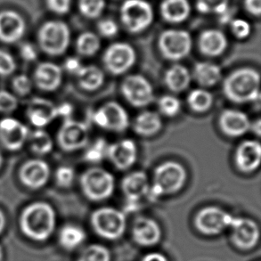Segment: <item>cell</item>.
Returning a JSON list of instances; mask_svg holds the SVG:
<instances>
[{"label":"cell","instance_id":"cell-1","mask_svg":"<svg viewBox=\"0 0 261 261\" xmlns=\"http://www.w3.org/2000/svg\"><path fill=\"white\" fill-rule=\"evenodd\" d=\"M20 226L22 233L32 240L46 241L55 230L56 212L46 202H33L21 212Z\"/></svg>","mask_w":261,"mask_h":261},{"label":"cell","instance_id":"cell-2","mask_svg":"<svg viewBox=\"0 0 261 261\" xmlns=\"http://www.w3.org/2000/svg\"><path fill=\"white\" fill-rule=\"evenodd\" d=\"M260 77L251 68H241L231 72L223 83V92L231 102H255L259 98Z\"/></svg>","mask_w":261,"mask_h":261},{"label":"cell","instance_id":"cell-3","mask_svg":"<svg viewBox=\"0 0 261 261\" xmlns=\"http://www.w3.org/2000/svg\"><path fill=\"white\" fill-rule=\"evenodd\" d=\"M187 177V171L179 163L166 162L160 164L154 170L152 185L150 186L148 194L153 199L176 194L182 189Z\"/></svg>","mask_w":261,"mask_h":261},{"label":"cell","instance_id":"cell-4","mask_svg":"<svg viewBox=\"0 0 261 261\" xmlns=\"http://www.w3.org/2000/svg\"><path fill=\"white\" fill-rule=\"evenodd\" d=\"M82 192L89 201H102L113 195L115 179L112 174L102 168H90L80 179Z\"/></svg>","mask_w":261,"mask_h":261},{"label":"cell","instance_id":"cell-5","mask_svg":"<svg viewBox=\"0 0 261 261\" xmlns=\"http://www.w3.org/2000/svg\"><path fill=\"white\" fill-rule=\"evenodd\" d=\"M70 39V29L64 21H47L41 26L38 33L40 48L51 57H59L65 53Z\"/></svg>","mask_w":261,"mask_h":261},{"label":"cell","instance_id":"cell-6","mask_svg":"<svg viewBox=\"0 0 261 261\" xmlns=\"http://www.w3.org/2000/svg\"><path fill=\"white\" fill-rule=\"evenodd\" d=\"M91 226L96 234L106 240H118L126 230L123 212L112 207H103L92 213Z\"/></svg>","mask_w":261,"mask_h":261},{"label":"cell","instance_id":"cell-7","mask_svg":"<svg viewBox=\"0 0 261 261\" xmlns=\"http://www.w3.org/2000/svg\"><path fill=\"white\" fill-rule=\"evenodd\" d=\"M124 27L131 33H139L152 24L153 11L145 0H126L120 8Z\"/></svg>","mask_w":261,"mask_h":261},{"label":"cell","instance_id":"cell-8","mask_svg":"<svg viewBox=\"0 0 261 261\" xmlns=\"http://www.w3.org/2000/svg\"><path fill=\"white\" fill-rule=\"evenodd\" d=\"M237 217L218 207H206L198 212L194 218V226L200 233L216 236L227 227H232Z\"/></svg>","mask_w":261,"mask_h":261},{"label":"cell","instance_id":"cell-9","mask_svg":"<svg viewBox=\"0 0 261 261\" xmlns=\"http://www.w3.org/2000/svg\"><path fill=\"white\" fill-rule=\"evenodd\" d=\"M159 49L163 57L170 61H179L187 57L192 49V38L182 30H168L160 36Z\"/></svg>","mask_w":261,"mask_h":261},{"label":"cell","instance_id":"cell-10","mask_svg":"<svg viewBox=\"0 0 261 261\" xmlns=\"http://www.w3.org/2000/svg\"><path fill=\"white\" fill-rule=\"evenodd\" d=\"M120 91L127 102L137 108L150 106L154 100L152 84L142 75L127 76L121 83Z\"/></svg>","mask_w":261,"mask_h":261},{"label":"cell","instance_id":"cell-11","mask_svg":"<svg viewBox=\"0 0 261 261\" xmlns=\"http://www.w3.org/2000/svg\"><path fill=\"white\" fill-rule=\"evenodd\" d=\"M137 60L134 48L128 43H114L106 50L102 63L106 71L114 76L124 74L133 67Z\"/></svg>","mask_w":261,"mask_h":261},{"label":"cell","instance_id":"cell-12","mask_svg":"<svg viewBox=\"0 0 261 261\" xmlns=\"http://www.w3.org/2000/svg\"><path fill=\"white\" fill-rule=\"evenodd\" d=\"M93 121L102 129L117 133L124 132L129 126V117L126 110L116 102H108L94 114Z\"/></svg>","mask_w":261,"mask_h":261},{"label":"cell","instance_id":"cell-13","mask_svg":"<svg viewBox=\"0 0 261 261\" xmlns=\"http://www.w3.org/2000/svg\"><path fill=\"white\" fill-rule=\"evenodd\" d=\"M89 133L87 125L81 121L64 120L57 134V142L65 152H74L88 145Z\"/></svg>","mask_w":261,"mask_h":261},{"label":"cell","instance_id":"cell-14","mask_svg":"<svg viewBox=\"0 0 261 261\" xmlns=\"http://www.w3.org/2000/svg\"><path fill=\"white\" fill-rule=\"evenodd\" d=\"M30 130L20 120L12 117L0 120V143L8 151H18L28 141Z\"/></svg>","mask_w":261,"mask_h":261},{"label":"cell","instance_id":"cell-15","mask_svg":"<svg viewBox=\"0 0 261 261\" xmlns=\"http://www.w3.org/2000/svg\"><path fill=\"white\" fill-rule=\"evenodd\" d=\"M48 163L40 159L29 160L21 167L19 178L25 187L37 190L44 187L49 179Z\"/></svg>","mask_w":261,"mask_h":261},{"label":"cell","instance_id":"cell-16","mask_svg":"<svg viewBox=\"0 0 261 261\" xmlns=\"http://www.w3.org/2000/svg\"><path fill=\"white\" fill-rule=\"evenodd\" d=\"M106 157L117 170H127L137 161L138 147L133 140L123 139L108 145Z\"/></svg>","mask_w":261,"mask_h":261},{"label":"cell","instance_id":"cell-17","mask_svg":"<svg viewBox=\"0 0 261 261\" xmlns=\"http://www.w3.org/2000/svg\"><path fill=\"white\" fill-rule=\"evenodd\" d=\"M233 244L241 250L247 251L255 247L259 240V227L252 219L237 217L231 227Z\"/></svg>","mask_w":261,"mask_h":261},{"label":"cell","instance_id":"cell-18","mask_svg":"<svg viewBox=\"0 0 261 261\" xmlns=\"http://www.w3.org/2000/svg\"><path fill=\"white\" fill-rule=\"evenodd\" d=\"M26 115L33 126L44 128L58 118L57 106L47 99L35 97L29 102Z\"/></svg>","mask_w":261,"mask_h":261},{"label":"cell","instance_id":"cell-19","mask_svg":"<svg viewBox=\"0 0 261 261\" xmlns=\"http://www.w3.org/2000/svg\"><path fill=\"white\" fill-rule=\"evenodd\" d=\"M26 30L24 19L14 11L0 12V41L14 44L21 40Z\"/></svg>","mask_w":261,"mask_h":261},{"label":"cell","instance_id":"cell-20","mask_svg":"<svg viewBox=\"0 0 261 261\" xmlns=\"http://www.w3.org/2000/svg\"><path fill=\"white\" fill-rule=\"evenodd\" d=\"M261 146L258 141L246 140L237 147L234 163L243 173L253 172L260 165Z\"/></svg>","mask_w":261,"mask_h":261},{"label":"cell","instance_id":"cell-21","mask_svg":"<svg viewBox=\"0 0 261 261\" xmlns=\"http://www.w3.org/2000/svg\"><path fill=\"white\" fill-rule=\"evenodd\" d=\"M251 123L247 114L238 110H225L219 119L220 129L229 138H238L246 134L251 128Z\"/></svg>","mask_w":261,"mask_h":261},{"label":"cell","instance_id":"cell-22","mask_svg":"<svg viewBox=\"0 0 261 261\" xmlns=\"http://www.w3.org/2000/svg\"><path fill=\"white\" fill-rule=\"evenodd\" d=\"M132 237L135 243L140 246H153L161 241L162 229L155 220L139 217L135 220L132 227Z\"/></svg>","mask_w":261,"mask_h":261},{"label":"cell","instance_id":"cell-23","mask_svg":"<svg viewBox=\"0 0 261 261\" xmlns=\"http://www.w3.org/2000/svg\"><path fill=\"white\" fill-rule=\"evenodd\" d=\"M34 82L43 91H55L63 81V71L60 66L50 62H44L36 67Z\"/></svg>","mask_w":261,"mask_h":261},{"label":"cell","instance_id":"cell-24","mask_svg":"<svg viewBox=\"0 0 261 261\" xmlns=\"http://www.w3.org/2000/svg\"><path fill=\"white\" fill-rule=\"evenodd\" d=\"M150 189L148 176L144 171H135L124 176L121 190L128 201H137L148 194Z\"/></svg>","mask_w":261,"mask_h":261},{"label":"cell","instance_id":"cell-25","mask_svg":"<svg viewBox=\"0 0 261 261\" xmlns=\"http://www.w3.org/2000/svg\"><path fill=\"white\" fill-rule=\"evenodd\" d=\"M227 47V39L219 30H207L199 38V49L206 57H216L222 55Z\"/></svg>","mask_w":261,"mask_h":261},{"label":"cell","instance_id":"cell-26","mask_svg":"<svg viewBox=\"0 0 261 261\" xmlns=\"http://www.w3.org/2000/svg\"><path fill=\"white\" fill-rule=\"evenodd\" d=\"M163 127L159 114L152 111H144L139 113L133 122V129L137 134L150 138L157 134Z\"/></svg>","mask_w":261,"mask_h":261},{"label":"cell","instance_id":"cell-27","mask_svg":"<svg viewBox=\"0 0 261 261\" xmlns=\"http://www.w3.org/2000/svg\"><path fill=\"white\" fill-rule=\"evenodd\" d=\"M164 82L167 88L173 93L185 91L190 85V72L184 65L174 64L165 72Z\"/></svg>","mask_w":261,"mask_h":261},{"label":"cell","instance_id":"cell-28","mask_svg":"<svg viewBox=\"0 0 261 261\" xmlns=\"http://www.w3.org/2000/svg\"><path fill=\"white\" fill-rule=\"evenodd\" d=\"M193 76L199 85L211 88L219 83L222 78V72L217 64L200 62L194 65Z\"/></svg>","mask_w":261,"mask_h":261},{"label":"cell","instance_id":"cell-29","mask_svg":"<svg viewBox=\"0 0 261 261\" xmlns=\"http://www.w3.org/2000/svg\"><path fill=\"white\" fill-rule=\"evenodd\" d=\"M190 11V4L187 0H164L161 6V13L164 20L172 23H179L187 20Z\"/></svg>","mask_w":261,"mask_h":261},{"label":"cell","instance_id":"cell-30","mask_svg":"<svg viewBox=\"0 0 261 261\" xmlns=\"http://www.w3.org/2000/svg\"><path fill=\"white\" fill-rule=\"evenodd\" d=\"M76 76L78 79L79 85L87 91L97 90L105 82L103 72L95 65L82 66Z\"/></svg>","mask_w":261,"mask_h":261},{"label":"cell","instance_id":"cell-31","mask_svg":"<svg viewBox=\"0 0 261 261\" xmlns=\"http://www.w3.org/2000/svg\"><path fill=\"white\" fill-rule=\"evenodd\" d=\"M85 240V231L74 225L64 226L59 233V243L62 247L69 251L80 247Z\"/></svg>","mask_w":261,"mask_h":261},{"label":"cell","instance_id":"cell-32","mask_svg":"<svg viewBox=\"0 0 261 261\" xmlns=\"http://www.w3.org/2000/svg\"><path fill=\"white\" fill-rule=\"evenodd\" d=\"M32 152L38 155H46L53 149V139L44 128H37L28 138Z\"/></svg>","mask_w":261,"mask_h":261},{"label":"cell","instance_id":"cell-33","mask_svg":"<svg viewBox=\"0 0 261 261\" xmlns=\"http://www.w3.org/2000/svg\"><path fill=\"white\" fill-rule=\"evenodd\" d=\"M187 103L195 113H205L212 108L213 96L207 90L197 88L189 93L187 96Z\"/></svg>","mask_w":261,"mask_h":261},{"label":"cell","instance_id":"cell-34","mask_svg":"<svg viewBox=\"0 0 261 261\" xmlns=\"http://www.w3.org/2000/svg\"><path fill=\"white\" fill-rule=\"evenodd\" d=\"M78 53L82 57L95 56L101 47V41L98 36L93 32H84L79 36L76 43Z\"/></svg>","mask_w":261,"mask_h":261},{"label":"cell","instance_id":"cell-35","mask_svg":"<svg viewBox=\"0 0 261 261\" xmlns=\"http://www.w3.org/2000/svg\"><path fill=\"white\" fill-rule=\"evenodd\" d=\"M78 261H111V253L109 250L102 245L92 244L84 249Z\"/></svg>","mask_w":261,"mask_h":261},{"label":"cell","instance_id":"cell-36","mask_svg":"<svg viewBox=\"0 0 261 261\" xmlns=\"http://www.w3.org/2000/svg\"><path fill=\"white\" fill-rule=\"evenodd\" d=\"M229 0H197L196 7L202 14H221L228 10Z\"/></svg>","mask_w":261,"mask_h":261},{"label":"cell","instance_id":"cell-37","mask_svg":"<svg viewBox=\"0 0 261 261\" xmlns=\"http://www.w3.org/2000/svg\"><path fill=\"white\" fill-rule=\"evenodd\" d=\"M158 108L160 113L166 117H175L179 113L181 110V102L179 99L174 95H163L158 101Z\"/></svg>","mask_w":261,"mask_h":261},{"label":"cell","instance_id":"cell-38","mask_svg":"<svg viewBox=\"0 0 261 261\" xmlns=\"http://www.w3.org/2000/svg\"><path fill=\"white\" fill-rule=\"evenodd\" d=\"M108 145L105 139L99 138L85 152L84 160L90 163H99L106 157Z\"/></svg>","mask_w":261,"mask_h":261},{"label":"cell","instance_id":"cell-39","mask_svg":"<svg viewBox=\"0 0 261 261\" xmlns=\"http://www.w3.org/2000/svg\"><path fill=\"white\" fill-rule=\"evenodd\" d=\"M79 7L82 14L86 17L97 18L102 14L106 7L105 0H80Z\"/></svg>","mask_w":261,"mask_h":261},{"label":"cell","instance_id":"cell-40","mask_svg":"<svg viewBox=\"0 0 261 261\" xmlns=\"http://www.w3.org/2000/svg\"><path fill=\"white\" fill-rule=\"evenodd\" d=\"M75 178V172L69 166H61L56 171V181L60 187L67 188L71 187Z\"/></svg>","mask_w":261,"mask_h":261},{"label":"cell","instance_id":"cell-41","mask_svg":"<svg viewBox=\"0 0 261 261\" xmlns=\"http://www.w3.org/2000/svg\"><path fill=\"white\" fill-rule=\"evenodd\" d=\"M15 70L16 63L13 56L5 50L0 49V76H10Z\"/></svg>","mask_w":261,"mask_h":261},{"label":"cell","instance_id":"cell-42","mask_svg":"<svg viewBox=\"0 0 261 261\" xmlns=\"http://www.w3.org/2000/svg\"><path fill=\"white\" fill-rule=\"evenodd\" d=\"M12 85L15 93L21 96L29 95L33 88L32 80L29 78L27 75L24 74L17 75L13 80Z\"/></svg>","mask_w":261,"mask_h":261},{"label":"cell","instance_id":"cell-43","mask_svg":"<svg viewBox=\"0 0 261 261\" xmlns=\"http://www.w3.org/2000/svg\"><path fill=\"white\" fill-rule=\"evenodd\" d=\"M17 106L18 100L15 95L7 90H0V113H13Z\"/></svg>","mask_w":261,"mask_h":261},{"label":"cell","instance_id":"cell-44","mask_svg":"<svg viewBox=\"0 0 261 261\" xmlns=\"http://www.w3.org/2000/svg\"><path fill=\"white\" fill-rule=\"evenodd\" d=\"M231 29L237 39H246L251 34V25L244 19H234L231 21Z\"/></svg>","mask_w":261,"mask_h":261},{"label":"cell","instance_id":"cell-45","mask_svg":"<svg viewBox=\"0 0 261 261\" xmlns=\"http://www.w3.org/2000/svg\"><path fill=\"white\" fill-rule=\"evenodd\" d=\"M97 30H98L100 35L102 36V37L113 38L119 32V27H118L116 22L113 20L105 19V20L99 21L98 25H97Z\"/></svg>","mask_w":261,"mask_h":261},{"label":"cell","instance_id":"cell-46","mask_svg":"<svg viewBox=\"0 0 261 261\" xmlns=\"http://www.w3.org/2000/svg\"><path fill=\"white\" fill-rule=\"evenodd\" d=\"M50 11L57 14H67L71 9V0H46Z\"/></svg>","mask_w":261,"mask_h":261},{"label":"cell","instance_id":"cell-47","mask_svg":"<svg viewBox=\"0 0 261 261\" xmlns=\"http://www.w3.org/2000/svg\"><path fill=\"white\" fill-rule=\"evenodd\" d=\"M20 55L21 58L27 62H34L38 58V49L36 46L30 42H25L20 46Z\"/></svg>","mask_w":261,"mask_h":261},{"label":"cell","instance_id":"cell-48","mask_svg":"<svg viewBox=\"0 0 261 261\" xmlns=\"http://www.w3.org/2000/svg\"><path fill=\"white\" fill-rule=\"evenodd\" d=\"M82 66L83 65L77 57H69L64 62V69L71 74H77Z\"/></svg>","mask_w":261,"mask_h":261},{"label":"cell","instance_id":"cell-49","mask_svg":"<svg viewBox=\"0 0 261 261\" xmlns=\"http://www.w3.org/2000/svg\"><path fill=\"white\" fill-rule=\"evenodd\" d=\"M245 7L251 14L258 16L261 13V0H245Z\"/></svg>","mask_w":261,"mask_h":261},{"label":"cell","instance_id":"cell-50","mask_svg":"<svg viewBox=\"0 0 261 261\" xmlns=\"http://www.w3.org/2000/svg\"><path fill=\"white\" fill-rule=\"evenodd\" d=\"M73 113V107L68 102H64L60 106H57L58 117H63L65 120L71 119V115Z\"/></svg>","mask_w":261,"mask_h":261},{"label":"cell","instance_id":"cell-51","mask_svg":"<svg viewBox=\"0 0 261 261\" xmlns=\"http://www.w3.org/2000/svg\"><path fill=\"white\" fill-rule=\"evenodd\" d=\"M141 261H168V258L159 252H151L145 255Z\"/></svg>","mask_w":261,"mask_h":261},{"label":"cell","instance_id":"cell-52","mask_svg":"<svg viewBox=\"0 0 261 261\" xmlns=\"http://www.w3.org/2000/svg\"><path fill=\"white\" fill-rule=\"evenodd\" d=\"M254 134L257 135L258 137H260L261 133V120L258 119L253 121V123H251V128Z\"/></svg>","mask_w":261,"mask_h":261},{"label":"cell","instance_id":"cell-53","mask_svg":"<svg viewBox=\"0 0 261 261\" xmlns=\"http://www.w3.org/2000/svg\"><path fill=\"white\" fill-rule=\"evenodd\" d=\"M5 226H6V217L4 212L0 210V233L3 232Z\"/></svg>","mask_w":261,"mask_h":261},{"label":"cell","instance_id":"cell-54","mask_svg":"<svg viewBox=\"0 0 261 261\" xmlns=\"http://www.w3.org/2000/svg\"><path fill=\"white\" fill-rule=\"evenodd\" d=\"M3 154H2V152H0V168L2 167V164H3Z\"/></svg>","mask_w":261,"mask_h":261},{"label":"cell","instance_id":"cell-55","mask_svg":"<svg viewBox=\"0 0 261 261\" xmlns=\"http://www.w3.org/2000/svg\"><path fill=\"white\" fill-rule=\"evenodd\" d=\"M3 260V250L2 247L0 246V261Z\"/></svg>","mask_w":261,"mask_h":261}]
</instances>
